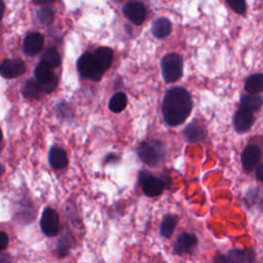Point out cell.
<instances>
[{
  "mask_svg": "<svg viewBox=\"0 0 263 263\" xmlns=\"http://www.w3.org/2000/svg\"><path fill=\"white\" fill-rule=\"evenodd\" d=\"M192 110V101L189 92L183 87L168 89L162 102L164 121L172 126L183 123Z\"/></svg>",
  "mask_w": 263,
  "mask_h": 263,
  "instance_id": "cell-1",
  "label": "cell"
},
{
  "mask_svg": "<svg viewBox=\"0 0 263 263\" xmlns=\"http://www.w3.org/2000/svg\"><path fill=\"white\" fill-rule=\"evenodd\" d=\"M137 152L143 162L148 165H156L163 156V147L157 141L148 140L139 145Z\"/></svg>",
  "mask_w": 263,
  "mask_h": 263,
  "instance_id": "cell-2",
  "label": "cell"
},
{
  "mask_svg": "<svg viewBox=\"0 0 263 263\" xmlns=\"http://www.w3.org/2000/svg\"><path fill=\"white\" fill-rule=\"evenodd\" d=\"M161 71L163 79L171 83L177 81L183 73V61L177 53H168L161 61Z\"/></svg>",
  "mask_w": 263,
  "mask_h": 263,
  "instance_id": "cell-3",
  "label": "cell"
},
{
  "mask_svg": "<svg viewBox=\"0 0 263 263\" xmlns=\"http://www.w3.org/2000/svg\"><path fill=\"white\" fill-rule=\"evenodd\" d=\"M77 70L82 77L90 80H100L104 74V71L99 66L95 59L93 53L85 52L77 61Z\"/></svg>",
  "mask_w": 263,
  "mask_h": 263,
  "instance_id": "cell-4",
  "label": "cell"
},
{
  "mask_svg": "<svg viewBox=\"0 0 263 263\" xmlns=\"http://www.w3.org/2000/svg\"><path fill=\"white\" fill-rule=\"evenodd\" d=\"M35 78L40 84L43 91L50 92L58 84V78L52 72V68L43 62H39L34 70Z\"/></svg>",
  "mask_w": 263,
  "mask_h": 263,
  "instance_id": "cell-5",
  "label": "cell"
},
{
  "mask_svg": "<svg viewBox=\"0 0 263 263\" xmlns=\"http://www.w3.org/2000/svg\"><path fill=\"white\" fill-rule=\"evenodd\" d=\"M40 226L43 233L47 236H54L60 230V220L58 213L52 209H45L42 213Z\"/></svg>",
  "mask_w": 263,
  "mask_h": 263,
  "instance_id": "cell-6",
  "label": "cell"
},
{
  "mask_svg": "<svg viewBox=\"0 0 263 263\" xmlns=\"http://www.w3.org/2000/svg\"><path fill=\"white\" fill-rule=\"evenodd\" d=\"M123 14L134 25L140 26L145 21L146 8L141 2L128 1L122 7Z\"/></svg>",
  "mask_w": 263,
  "mask_h": 263,
  "instance_id": "cell-7",
  "label": "cell"
},
{
  "mask_svg": "<svg viewBox=\"0 0 263 263\" xmlns=\"http://www.w3.org/2000/svg\"><path fill=\"white\" fill-rule=\"evenodd\" d=\"M26 70L25 63L21 59L4 60L0 64V75L4 78H14L22 75Z\"/></svg>",
  "mask_w": 263,
  "mask_h": 263,
  "instance_id": "cell-8",
  "label": "cell"
},
{
  "mask_svg": "<svg viewBox=\"0 0 263 263\" xmlns=\"http://www.w3.org/2000/svg\"><path fill=\"white\" fill-rule=\"evenodd\" d=\"M197 245V238L195 235L190 233H181L174 245V251L176 254L183 255L187 253H191Z\"/></svg>",
  "mask_w": 263,
  "mask_h": 263,
  "instance_id": "cell-9",
  "label": "cell"
},
{
  "mask_svg": "<svg viewBox=\"0 0 263 263\" xmlns=\"http://www.w3.org/2000/svg\"><path fill=\"white\" fill-rule=\"evenodd\" d=\"M261 159V151L255 145H249L245 148L241 154L242 166L247 171L254 170Z\"/></svg>",
  "mask_w": 263,
  "mask_h": 263,
  "instance_id": "cell-10",
  "label": "cell"
},
{
  "mask_svg": "<svg viewBox=\"0 0 263 263\" xmlns=\"http://www.w3.org/2000/svg\"><path fill=\"white\" fill-rule=\"evenodd\" d=\"M43 44L44 38L40 33H30L24 40V52L27 55H35L42 49Z\"/></svg>",
  "mask_w": 263,
  "mask_h": 263,
  "instance_id": "cell-11",
  "label": "cell"
},
{
  "mask_svg": "<svg viewBox=\"0 0 263 263\" xmlns=\"http://www.w3.org/2000/svg\"><path fill=\"white\" fill-rule=\"evenodd\" d=\"M163 188V181L159 178L148 175L142 180V190L147 196H157L162 192Z\"/></svg>",
  "mask_w": 263,
  "mask_h": 263,
  "instance_id": "cell-12",
  "label": "cell"
},
{
  "mask_svg": "<svg viewBox=\"0 0 263 263\" xmlns=\"http://www.w3.org/2000/svg\"><path fill=\"white\" fill-rule=\"evenodd\" d=\"M253 115L252 112L246 110V109H239L236 111L235 115H234V127L238 133H243L247 132L252 123H253Z\"/></svg>",
  "mask_w": 263,
  "mask_h": 263,
  "instance_id": "cell-13",
  "label": "cell"
},
{
  "mask_svg": "<svg viewBox=\"0 0 263 263\" xmlns=\"http://www.w3.org/2000/svg\"><path fill=\"white\" fill-rule=\"evenodd\" d=\"M230 263H254L255 252L251 249H232L228 253Z\"/></svg>",
  "mask_w": 263,
  "mask_h": 263,
  "instance_id": "cell-14",
  "label": "cell"
},
{
  "mask_svg": "<svg viewBox=\"0 0 263 263\" xmlns=\"http://www.w3.org/2000/svg\"><path fill=\"white\" fill-rule=\"evenodd\" d=\"M48 160L50 165L55 170L64 168L68 163L66 152L62 148L57 146H53L50 148V151L48 154Z\"/></svg>",
  "mask_w": 263,
  "mask_h": 263,
  "instance_id": "cell-15",
  "label": "cell"
},
{
  "mask_svg": "<svg viewBox=\"0 0 263 263\" xmlns=\"http://www.w3.org/2000/svg\"><path fill=\"white\" fill-rule=\"evenodd\" d=\"M172 30L171 22L165 17H158L155 20L151 27V32L156 38H164L166 37Z\"/></svg>",
  "mask_w": 263,
  "mask_h": 263,
  "instance_id": "cell-16",
  "label": "cell"
},
{
  "mask_svg": "<svg viewBox=\"0 0 263 263\" xmlns=\"http://www.w3.org/2000/svg\"><path fill=\"white\" fill-rule=\"evenodd\" d=\"M93 55L99 66L101 67V69L105 72L112 63V57H113L112 49L109 47H99L93 52Z\"/></svg>",
  "mask_w": 263,
  "mask_h": 263,
  "instance_id": "cell-17",
  "label": "cell"
},
{
  "mask_svg": "<svg viewBox=\"0 0 263 263\" xmlns=\"http://www.w3.org/2000/svg\"><path fill=\"white\" fill-rule=\"evenodd\" d=\"M184 136L189 142H199L202 141L205 137V130L202 128L201 125L192 122L188 124L184 129Z\"/></svg>",
  "mask_w": 263,
  "mask_h": 263,
  "instance_id": "cell-18",
  "label": "cell"
},
{
  "mask_svg": "<svg viewBox=\"0 0 263 263\" xmlns=\"http://www.w3.org/2000/svg\"><path fill=\"white\" fill-rule=\"evenodd\" d=\"M245 88L251 95H256L263 91V74L257 73L251 75L246 80Z\"/></svg>",
  "mask_w": 263,
  "mask_h": 263,
  "instance_id": "cell-19",
  "label": "cell"
},
{
  "mask_svg": "<svg viewBox=\"0 0 263 263\" xmlns=\"http://www.w3.org/2000/svg\"><path fill=\"white\" fill-rule=\"evenodd\" d=\"M262 104V98L257 95H246L240 99V105L242 106V109H246L250 112L259 110Z\"/></svg>",
  "mask_w": 263,
  "mask_h": 263,
  "instance_id": "cell-20",
  "label": "cell"
},
{
  "mask_svg": "<svg viewBox=\"0 0 263 263\" xmlns=\"http://www.w3.org/2000/svg\"><path fill=\"white\" fill-rule=\"evenodd\" d=\"M127 105V98L123 92L114 93L109 101V109L114 113H119Z\"/></svg>",
  "mask_w": 263,
  "mask_h": 263,
  "instance_id": "cell-21",
  "label": "cell"
},
{
  "mask_svg": "<svg viewBox=\"0 0 263 263\" xmlns=\"http://www.w3.org/2000/svg\"><path fill=\"white\" fill-rule=\"evenodd\" d=\"M42 91V88L40 86V84L38 83V81L35 80H28L23 88H22V92L23 95L28 98V99H36L39 97L40 92Z\"/></svg>",
  "mask_w": 263,
  "mask_h": 263,
  "instance_id": "cell-22",
  "label": "cell"
},
{
  "mask_svg": "<svg viewBox=\"0 0 263 263\" xmlns=\"http://www.w3.org/2000/svg\"><path fill=\"white\" fill-rule=\"evenodd\" d=\"M177 217L175 215H166L160 224V234L163 237H170L177 225Z\"/></svg>",
  "mask_w": 263,
  "mask_h": 263,
  "instance_id": "cell-23",
  "label": "cell"
},
{
  "mask_svg": "<svg viewBox=\"0 0 263 263\" xmlns=\"http://www.w3.org/2000/svg\"><path fill=\"white\" fill-rule=\"evenodd\" d=\"M41 62L48 65L50 68H57L61 65V57L54 48H47L43 51Z\"/></svg>",
  "mask_w": 263,
  "mask_h": 263,
  "instance_id": "cell-24",
  "label": "cell"
},
{
  "mask_svg": "<svg viewBox=\"0 0 263 263\" xmlns=\"http://www.w3.org/2000/svg\"><path fill=\"white\" fill-rule=\"evenodd\" d=\"M37 18L44 25H49L53 20V11L49 6L40 7L37 10Z\"/></svg>",
  "mask_w": 263,
  "mask_h": 263,
  "instance_id": "cell-25",
  "label": "cell"
},
{
  "mask_svg": "<svg viewBox=\"0 0 263 263\" xmlns=\"http://www.w3.org/2000/svg\"><path fill=\"white\" fill-rule=\"evenodd\" d=\"M227 4L237 13H243L246 11V3L241 0H228Z\"/></svg>",
  "mask_w": 263,
  "mask_h": 263,
  "instance_id": "cell-26",
  "label": "cell"
},
{
  "mask_svg": "<svg viewBox=\"0 0 263 263\" xmlns=\"http://www.w3.org/2000/svg\"><path fill=\"white\" fill-rule=\"evenodd\" d=\"M8 245V236L5 232L0 231V251H3Z\"/></svg>",
  "mask_w": 263,
  "mask_h": 263,
  "instance_id": "cell-27",
  "label": "cell"
},
{
  "mask_svg": "<svg viewBox=\"0 0 263 263\" xmlns=\"http://www.w3.org/2000/svg\"><path fill=\"white\" fill-rule=\"evenodd\" d=\"M213 263H230V261H229L228 257H226L224 255H218L215 257Z\"/></svg>",
  "mask_w": 263,
  "mask_h": 263,
  "instance_id": "cell-28",
  "label": "cell"
},
{
  "mask_svg": "<svg viewBox=\"0 0 263 263\" xmlns=\"http://www.w3.org/2000/svg\"><path fill=\"white\" fill-rule=\"evenodd\" d=\"M256 177H257L260 181H263V163L260 164V165L257 167Z\"/></svg>",
  "mask_w": 263,
  "mask_h": 263,
  "instance_id": "cell-29",
  "label": "cell"
},
{
  "mask_svg": "<svg viewBox=\"0 0 263 263\" xmlns=\"http://www.w3.org/2000/svg\"><path fill=\"white\" fill-rule=\"evenodd\" d=\"M4 13V3L2 1H0V20L2 18Z\"/></svg>",
  "mask_w": 263,
  "mask_h": 263,
  "instance_id": "cell-30",
  "label": "cell"
},
{
  "mask_svg": "<svg viewBox=\"0 0 263 263\" xmlns=\"http://www.w3.org/2000/svg\"><path fill=\"white\" fill-rule=\"evenodd\" d=\"M3 171H4V167H3V166L0 164V175L3 173Z\"/></svg>",
  "mask_w": 263,
  "mask_h": 263,
  "instance_id": "cell-31",
  "label": "cell"
},
{
  "mask_svg": "<svg viewBox=\"0 0 263 263\" xmlns=\"http://www.w3.org/2000/svg\"><path fill=\"white\" fill-rule=\"evenodd\" d=\"M1 140H2V132L0 129V142H1Z\"/></svg>",
  "mask_w": 263,
  "mask_h": 263,
  "instance_id": "cell-32",
  "label": "cell"
}]
</instances>
